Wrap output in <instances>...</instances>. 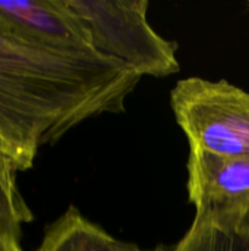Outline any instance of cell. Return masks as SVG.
<instances>
[{"mask_svg":"<svg viewBox=\"0 0 249 251\" xmlns=\"http://www.w3.org/2000/svg\"><path fill=\"white\" fill-rule=\"evenodd\" d=\"M248 6H249V3H248Z\"/></svg>","mask_w":249,"mask_h":251,"instance_id":"9","label":"cell"},{"mask_svg":"<svg viewBox=\"0 0 249 251\" xmlns=\"http://www.w3.org/2000/svg\"><path fill=\"white\" fill-rule=\"evenodd\" d=\"M84 24L92 49L141 76L179 72L178 44L163 38L147 19L148 0H68Z\"/></svg>","mask_w":249,"mask_h":251,"instance_id":"2","label":"cell"},{"mask_svg":"<svg viewBox=\"0 0 249 251\" xmlns=\"http://www.w3.org/2000/svg\"><path fill=\"white\" fill-rule=\"evenodd\" d=\"M153 251H249V226L223 228L208 219L194 218L191 228L172 249L163 246Z\"/></svg>","mask_w":249,"mask_h":251,"instance_id":"7","label":"cell"},{"mask_svg":"<svg viewBox=\"0 0 249 251\" xmlns=\"http://www.w3.org/2000/svg\"><path fill=\"white\" fill-rule=\"evenodd\" d=\"M37 251H145L136 244L116 240L98 225L90 222L70 206L44 234Z\"/></svg>","mask_w":249,"mask_h":251,"instance_id":"5","label":"cell"},{"mask_svg":"<svg viewBox=\"0 0 249 251\" xmlns=\"http://www.w3.org/2000/svg\"><path fill=\"white\" fill-rule=\"evenodd\" d=\"M15 163L0 150V246L19 241L22 226L34 219L16 182Z\"/></svg>","mask_w":249,"mask_h":251,"instance_id":"6","label":"cell"},{"mask_svg":"<svg viewBox=\"0 0 249 251\" xmlns=\"http://www.w3.org/2000/svg\"><path fill=\"white\" fill-rule=\"evenodd\" d=\"M0 251H23L19 241H7L0 246Z\"/></svg>","mask_w":249,"mask_h":251,"instance_id":"8","label":"cell"},{"mask_svg":"<svg viewBox=\"0 0 249 251\" xmlns=\"http://www.w3.org/2000/svg\"><path fill=\"white\" fill-rule=\"evenodd\" d=\"M141 78L92 49L68 0L0 1V150L18 172L84 121L123 112Z\"/></svg>","mask_w":249,"mask_h":251,"instance_id":"1","label":"cell"},{"mask_svg":"<svg viewBox=\"0 0 249 251\" xmlns=\"http://www.w3.org/2000/svg\"><path fill=\"white\" fill-rule=\"evenodd\" d=\"M186 168L188 199L195 207V218L223 228H248L249 159L189 149Z\"/></svg>","mask_w":249,"mask_h":251,"instance_id":"4","label":"cell"},{"mask_svg":"<svg viewBox=\"0 0 249 251\" xmlns=\"http://www.w3.org/2000/svg\"><path fill=\"white\" fill-rule=\"evenodd\" d=\"M170 106L189 149L222 157L249 159V93L222 79H181Z\"/></svg>","mask_w":249,"mask_h":251,"instance_id":"3","label":"cell"}]
</instances>
